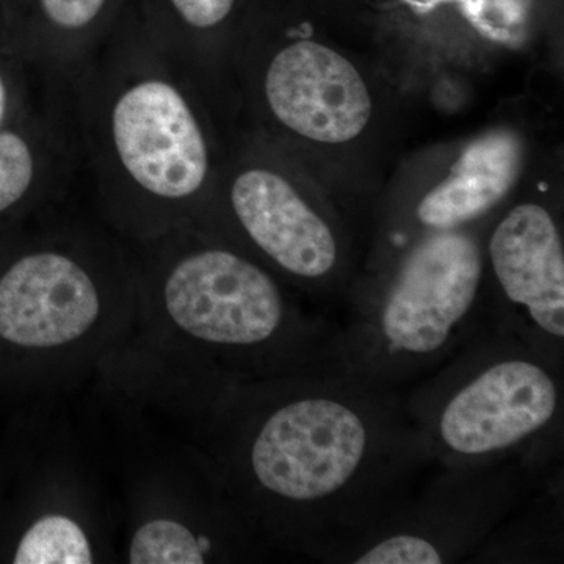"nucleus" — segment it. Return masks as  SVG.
Listing matches in <instances>:
<instances>
[{
    "mask_svg": "<svg viewBox=\"0 0 564 564\" xmlns=\"http://www.w3.org/2000/svg\"><path fill=\"white\" fill-rule=\"evenodd\" d=\"M470 17L488 24H518L524 18L529 0H462Z\"/></svg>",
    "mask_w": 564,
    "mask_h": 564,
    "instance_id": "a211bd4d",
    "label": "nucleus"
},
{
    "mask_svg": "<svg viewBox=\"0 0 564 564\" xmlns=\"http://www.w3.org/2000/svg\"><path fill=\"white\" fill-rule=\"evenodd\" d=\"M129 0H0V41L66 82L109 39Z\"/></svg>",
    "mask_w": 564,
    "mask_h": 564,
    "instance_id": "1a4fd4ad",
    "label": "nucleus"
},
{
    "mask_svg": "<svg viewBox=\"0 0 564 564\" xmlns=\"http://www.w3.org/2000/svg\"><path fill=\"white\" fill-rule=\"evenodd\" d=\"M228 199L243 231L285 272L317 280L336 265L332 229L276 170L245 166L229 181Z\"/></svg>",
    "mask_w": 564,
    "mask_h": 564,
    "instance_id": "6e6552de",
    "label": "nucleus"
},
{
    "mask_svg": "<svg viewBox=\"0 0 564 564\" xmlns=\"http://www.w3.org/2000/svg\"><path fill=\"white\" fill-rule=\"evenodd\" d=\"M101 311L98 285L66 252L22 256L0 276V337L22 347L73 343Z\"/></svg>",
    "mask_w": 564,
    "mask_h": 564,
    "instance_id": "0eeeda50",
    "label": "nucleus"
},
{
    "mask_svg": "<svg viewBox=\"0 0 564 564\" xmlns=\"http://www.w3.org/2000/svg\"><path fill=\"white\" fill-rule=\"evenodd\" d=\"M68 85L82 170L113 202L182 209L203 196L214 151L203 79L128 6Z\"/></svg>",
    "mask_w": 564,
    "mask_h": 564,
    "instance_id": "f257e3e1",
    "label": "nucleus"
},
{
    "mask_svg": "<svg viewBox=\"0 0 564 564\" xmlns=\"http://www.w3.org/2000/svg\"><path fill=\"white\" fill-rule=\"evenodd\" d=\"M31 63L25 62L20 55L11 52L9 61L0 62V129L9 128L28 117L32 110H35L47 95L35 107L31 106L28 99V88H25L24 70L31 68ZM62 82V80H61Z\"/></svg>",
    "mask_w": 564,
    "mask_h": 564,
    "instance_id": "dca6fc26",
    "label": "nucleus"
},
{
    "mask_svg": "<svg viewBox=\"0 0 564 564\" xmlns=\"http://www.w3.org/2000/svg\"><path fill=\"white\" fill-rule=\"evenodd\" d=\"M489 258L511 303L555 339L564 337V252L554 218L538 204L510 210L492 232Z\"/></svg>",
    "mask_w": 564,
    "mask_h": 564,
    "instance_id": "9d476101",
    "label": "nucleus"
},
{
    "mask_svg": "<svg viewBox=\"0 0 564 564\" xmlns=\"http://www.w3.org/2000/svg\"><path fill=\"white\" fill-rule=\"evenodd\" d=\"M444 556L436 545L419 534H397L364 552L359 564H437Z\"/></svg>",
    "mask_w": 564,
    "mask_h": 564,
    "instance_id": "f3484780",
    "label": "nucleus"
},
{
    "mask_svg": "<svg viewBox=\"0 0 564 564\" xmlns=\"http://www.w3.org/2000/svg\"><path fill=\"white\" fill-rule=\"evenodd\" d=\"M369 430L361 415L333 399H304L281 408L252 445L251 464L263 488L313 502L345 488L366 459Z\"/></svg>",
    "mask_w": 564,
    "mask_h": 564,
    "instance_id": "f03ea898",
    "label": "nucleus"
},
{
    "mask_svg": "<svg viewBox=\"0 0 564 564\" xmlns=\"http://www.w3.org/2000/svg\"><path fill=\"white\" fill-rule=\"evenodd\" d=\"M79 135L68 85H55L28 117L0 129V215L25 199L76 182Z\"/></svg>",
    "mask_w": 564,
    "mask_h": 564,
    "instance_id": "9b49d317",
    "label": "nucleus"
},
{
    "mask_svg": "<svg viewBox=\"0 0 564 564\" xmlns=\"http://www.w3.org/2000/svg\"><path fill=\"white\" fill-rule=\"evenodd\" d=\"M166 311L184 332L212 344L252 345L280 328V289L258 265L228 250L184 256L163 285Z\"/></svg>",
    "mask_w": 564,
    "mask_h": 564,
    "instance_id": "20e7f679",
    "label": "nucleus"
},
{
    "mask_svg": "<svg viewBox=\"0 0 564 564\" xmlns=\"http://www.w3.org/2000/svg\"><path fill=\"white\" fill-rule=\"evenodd\" d=\"M132 564H202L203 545L180 522H148L137 530L129 551Z\"/></svg>",
    "mask_w": 564,
    "mask_h": 564,
    "instance_id": "2eb2a0df",
    "label": "nucleus"
},
{
    "mask_svg": "<svg viewBox=\"0 0 564 564\" xmlns=\"http://www.w3.org/2000/svg\"><path fill=\"white\" fill-rule=\"evenodd\" d=\"M558 408V389L538 364L507 359L464 386L440 421L444 444L455 454L505 451L540 432Z\"/></svg>",
    "mask_w": 564,
    "mask_h": 564,
    "instance_id": "423d86ee",
    "label": "nucleus"
},
{
    "mask_svg": "<svg viewBox=\"0 0 564 564\" xmlns=\"http://www.w3.org/2000/svg\"><path fill=\"white\" fill-rule=\"evenodd\" d=\"M484 263L467 234L445 229L426 237L397 273L380 329L393 355L429 356L443 348L469 314Z\"/></svg>",
    "mask_w": 564,
    "mask_h": 564,
    "instance_id": "7ed1b4c3",
    "label": "nucleus"
},
{
    "mask_svg": "<svg viewBox=\"0 0 564 564\" xmlns=\"http://www.w3.org/2000/svg\"><path fill=\"white\" fill-rule=\"evenodd\" d=\"M522 170V141L511 131H494L473 141L447 180L423 196L417 217L436 231L455 229L497 206Z\"/></svg>",
    "mask_w": 564,
    "mask_h": 564,
    "instance_id": "f8f14e48",
    "label": "nucleus"
},
{
    "mask_svg": "<svg viewBox=\"0 0 564 564\" xmlns=\"http://www.w3.org/2000/svg\"><path fill=\"white\" fill-rule=\"evenodd\" d=\"M90 544L84 530L65 516H46L24 534L14 555L17 564H90Z\"/></svg>",
    "mask_w": 564,
    "mask_h": 564,
    "instance_id": "4468645a",
    "label": "nucleus"
},
{
    "mask_svg": "<svg viewBox=\"0 0 564 564\" xmlns=\"http://www.w3.org/2000/svg\"><path fill=\"white\" fill-rule=\"evenodd\" d=\"M262 98L278 124L321 143L356 139L372 117L361 74L339 52L313 40H295L270 55Z\"/></svg>",
    "mask_w": 564,
    "mask_h": 564,
    "instance_id": "39448f33",
    "label": "nucleus"
},
{
    "mask_svg": "<svg viewBox=\"0 0 564 564\" xmlns=\"http://www.w3.org/2000/svg\"><path fill=\"white\" fill-rule=\"evenodd\" d=\"M237 0H141L137 13L203 82L209 39L231 18Z\"/></svg>",
    "mask_w": 564,
    "mask_h": 564,
    "instance_id": "ddd939ff",
    "label": "nucleus"
}]
</instances>
